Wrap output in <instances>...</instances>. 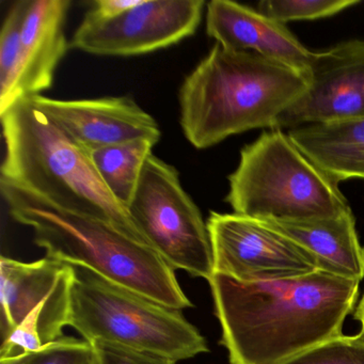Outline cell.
Listing matches in <instances>:
<instances>
[{
    "label": "cell",
    "mask_w": 364,
    "mask_h": 364,
    "mask_svg": "<svg viewBox=\"0 0 364 364\" xmlns=\"http://www.w3.org/2000/svg\"><path fill=\"white\" fill-rule=\"evenodd\" d=\"M214 274L242 282L282 280L318 269L316 257L261 221L212 212L208 221Z\"/></svg>",
    "instance_id": "obj_9"
},
{
    "label": "cell",
    "mask_w": 364,
    "mask_h": 364,
    "mask_svg": "<svg viewBox=\"0 0 364 364\" xmlns=\"http://www.w3.org/2000/svg\"><path fill=\"white\" fill-rule=\"evenodd\" d=\"M282 364H364V333L321 343Z\"/></svg>",
    "instance_id": "obj_21"
},
{
    "label": "cell",
    "mask_w": 364,
    "mask_h": 364,
    "mask_svg": "<svg viewBox=\"0 0 364 364\" xmlns=\"http://www.w3.org/2000/svg\"><path fill=\"white\" fill-rule=\"evenodd\" d=\"M31 99L73 144L88 153L144 138L156 144L161 139L156 120L129 97L65 101L36 95Z\"/></svg>",
    "instance_id": "obj_12"
},
{
    "label": "cell",
    "mask_w": 364,
    "mask_h": 364,
    "mask_svg": "<svg viewBox=\"0 0 364 364\" xmlns=\"http://www.w3.org/2000/svg\"><path fill=\"white\" fill-rule=\"evenodd\" d=\"M71 265L69 326L84 340L120 345L176 362L208 353L205 338L180 310L112 282L85 266Z\"/></svg>",
    "instance_id": "obj_6"
},
{
    "label": "cell",
    "mask_w": 364,
    "mask_h": 364,
    "mask_svg": "<svg viewBox=\"0 0 364 364\" xmlns=\"http://www.w3.org/2000/svg\"><path fill=\"white\" fill-rule=\"evenodd\" d=\"M127 210L146 244L172 269L208 281L212 278L208 225L173 166L152 153Z\"/></svg>",
    "instance_id": "obj_7"
},
{
    "label": "cell",
    "mask_w": 364,
    "mask_h": 364,
    "mask_svg": "<svg viewBox=\"0 0 364 364\" xmlns=\"http://www.w3.org/2000/svg\"><path fill=\"white\" fill-rule=\"evenodd\" d=\"M353 317H355V321H359L360 325H361V330L360 331L364 333V294L363 297L360 300V302H358L357 306H355Z\"/></svg>",
    "instance_id": "obj_24"
},
{
    "label": "cell",
    "mask_w": 364,
    "mask_h": 364,
    "mask_svg": "<svg viewBox=\"0 0 364 364\" xmlns=\"http://www.w3.org/2000/svg\"><path fill=\"white\" fill-rule=\"evenodd\" d=\"M287 135L336 184L350 178L364 180V118L304 125Z\"/></svg>",
    "instance_id": "obj_16"
},
{
    "label": "cell",
    "mask_w": 364,
    "mask_h": 364,
    "mask_svg": "<svg viewBox=\"0 0 364 364\" xmlns=\"http://www.w3.org/2000/svg\"><path fill=\"white\" fill-rule=\"evenodd\" d=\"M71 264L43 257L0 259V358L14 357L63 338L69 326L73 283Z\"/></svg>",
    "instance_id": "obj_8"
},
{
    "label": "cell",
    "mask_w": 364,
    "mask_h": 364,
    "mask_svg": "<svg viewBox=\"0 0 364 364\" xmlns=\"http://www.w3.org/2000/svg\"><path fill=\"white\" fill-rule=\"evenodd\" d=\"M225 201L235 214L259 221L329 218L350 210L338 184L282 129L265 132L242 149Z\"/></svg>",
    "instance_id": "obj_5"
},
{
    "label": "cell",
    "mask_w": 364,
    "mask_h": 364,
    "mask_svg": "<svg viewBox=\"0 0 364 364\" xmlns=\"http://www.w3.org/2000/svg\"><path fill=\"white\" fill-rule=\"evenodd\" d=\"M205 21L208 37L223 48L255 53L308 77L313 52L304 48L285 24L230 0L210 1Z\"/></svg>",
    "instance_id": "obj_13"
},
{
    "label": "cell",
    "mask_w": 364,
    "mask_h": 364,
    "mask_svg": "<svg viewBox=\"0 0 364 364\" xmlns=\"http://www.w3.org/2000/svg\"><path fill=\"white\" fill-rule=\"evenodd\" d=\"M70 7L69 0H36L29 4L16 85L7 110L20 100L41 95L54 84L55 72L71 48L65 31Z\"/></svg>",
    "instance_id": "obj_14"
},
{
    "label": "cell",
    "mask_w": 364,
    "mask_h": 364,
    "mask_svg": "<svg viewBox=\"0 0 364 364\" xmlns=\"http://www.w3.org/2000/svg\"><path fill=\"white\" fill-rule=\"evenodd\" d=\"M31 0L14 4L0 33V114L7 110L14 92L20 61L23 27Z\"/></svg>",
    "instance_id": "obj_18"
},
{
    "label": "cell",
    "mask_w": 364,
    "mask_h": 364,
    "mask_svg": "<svg viewBox=\"0 0 364 364\" xmlns=\"http://www.w3.org/2000/svg\"><path fill=\"white\" fill-rule=\"evenodd\" d=\"M140 1L141 0H97L87 14L92 18L108 20L129 11Z\"/></svg>",
    "instance_id": "obj_23"
},
{
    "label": "cell",
    "mask_w": 364,
    "mask_h": 364,
    "mask_svg": "<svg viewBox=\"0 0 364 364\" xmlns=\"http://www.w3.org/2000/svg\"><path fill=\"white\" fill-rule=\"evenodd\" d=\"M95 351V364H176L163 355L135 350L105 342L91 343Z\"/></svg>",
    "instance_id": "obj_22"
},
{
    "label": "cell",
    "mask_w": 364,
    "mask_h": 364,
    "mask_svg": "<svg viewBox=\"0 0 364 364\" xmlns=\"http://www.w3.org/2000/svg\"><path fill=\"white\" fill-rule=\"evenodd\" d=\"M93 345L84 338L63 336L38 350L0 359V364H95Z\"/></svg>",
    "instance_id": "obj_20"
},
{
    "label": "cell",
    "mask_w": 364,
    "mask_h": 364,
    "mask_svg": "<svg viewBox=\"0 0 364 364\" xmlns=\"http://www.w3.org/2000/svg\"><path fill=\"white\" fill-rule=\"evenodd\" d=\"M208 283L230 363L282 364L343 336L360 282L316 270L262 282L214 274Z\"/></svg>",
    "instance_id": "obj_1"
},
{
    "label": "cell",
    "mask_w": 364,
    "mask_h": 364,
    "mask_svg": "<svg viewBox=\"0 0 364 364\" xmlns=\"http://www.w3.org/2000/svg\"><path fill=\"white\" fill-rule=\"evenodd\" d=\"M308 80L306 92L279 117L276 129L364 118V41L313 53Z\"/></svg>",
    "instance_id": "obj_11"
},
{
    "label": "cell",
    "mask_w": 364,
    "mask_h": 364,
    "mask_svg": "<svg viewBox=\"0 0 364 364\" xmlns=\"http://www.w3.org/2000/svg\"><path fill=\"white\" fill-rule=\"evenodd\" d=\"M358 4L359 0H264L259 4V11L285 24L330 18Z\"/></svg>",
    "instance_id": "obj_19"
},
{
    "label": "cell",
    "mask_w": 364,
    "mask_h": 364,
    "mask_svg": "<svg viewBox=\"0 0 364 364\" xmlns=\"http://www.w3.org/2000/svg\"><path fill=\"white\" fill-rule=\"evenodd\" d=\"M156 142L144 138L89 153L104 184L127 208L135 195L142 170Z\"/></svg>",
    "instance_id": "obj_17"
},
{
    "label": "cell",
    "mask_w": 364,
    "mask_h": 364,
    "mask_svg": "<svg viewBox=\"0 0 364 364\" xmlns=\"http://www.w3.org/2000/svg\"><path fill=\"white\" fill-rule=\"evenodd\" d=\"M308 87V77L291 68L216 43L181 86V127L199 150L251 129H276Z\"/></svg>",
    "instance_id": "obj_2"
},
{
    "label": "cell",
    "mask_w": 364,
    "mask_h": 364,
    "mask_svg": "<svg viewBox=\"0 0 364 364\" xmlns=\"http://www.w3.org/2000/svg\"><path fill=\"white\" fill-rule=\"evenodd\" d=\"M203 0H141L136 7L108 20L86 14L71 48L97 56L149 54L180 43L197 31Z\"/></svg>",
    "instance_id": "obj_10"
},
{
    "label": "cell",
    "mask_w": 364,
    "mask_h": 364,
    "mask_svg": "<svg viewBox=\"0 0 364 364\" xmlns=\"http://www.w3.org/2000/svg\"><path fill=\"white\" fill-rule=\"evenodd\" d=\"M0 191L16 223L31 228L46 257L77 264L169 308L193 306L174 270L149 245L112 223L63 210L0 178Z\"/></svg>",
    "instance_id": "obj_3"
},
{
    "label": "cell",
    "mask_w": 364,
    "mask_h": 364,
    "mask_svg": "<svg viewBox=\"0 0 364 364\" xmlns=\"http://www.w3.org/2000/svg\"><path fill=\"white\" fill-rule=\"evenodd\" d=\"M261 223L312 253L319 270L359 282L363 280L364 248L350 210L329 218Z\"/></svg>",
    "instance_id": "obj_15"
},
{
    "label": "cell",
    "mask_w": 364,
    "mask_h": 364,
    "mask_svg": "<svg viewBox=\"0 0 364 364\" xmlns=\"http://www.w3.org/2000/svg\"><path fill=\"white\" fill-rule=\"evenodd\" d=\"M0 119L6 148L0 178L63 210L112 223L146 244L129 210L104 184L89 153L73 144L31 97L16 102Z\"/></svg>",
    "instance_id": "obj_4"
}]
</instances>
